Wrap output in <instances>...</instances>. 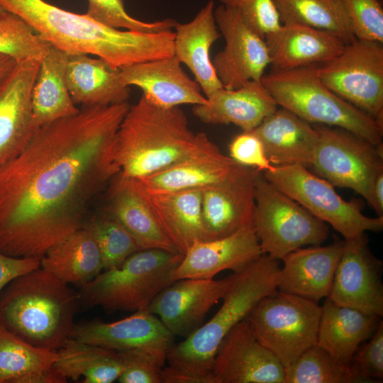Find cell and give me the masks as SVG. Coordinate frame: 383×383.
<instances>
[{
    "label": "cell",
    "mask_w": 383,
    "mask_h": 383,
    "mask_svg": "<svg viewBox=\"0 0 383 383\" xmlns=\"http://www.w3.org/2000/svg\"><path fill=\"white\" fill-rule=\"evenodd\" d=\"M315 126L318 140L309 168L333 186L354 190L372 206L373 184L383 171L382 144L343 128Z\"/></svg>",
    "instance_id": "cell-11"
},
{
    "label": "cell",
    "mask_w": 383,
    "mask_h": 383,
    "mask_svg": "<svg viewBox=\"0 0 383 383\" xmlns=\"http://www.w3.org/2000/svg\"><path fill=\"white\" fill-rule=\"evenodd\" d=\"M194 105V115L207 124H234L250 131L274 112L278 105L261 81H250L235 89L221 88Z\"/></svg>",
    "instance_id": "cell-25"
},
{
    "label": "cell",
    "mask_w": 383,
    "mask_h": 383,
    "mask_svg": "<svg viewBox=\"0 0 383 383\" xmlns=\"http://www.w3.org/2000/svg\"><path fill=\"white\" fill-rule=\"evenodd\" d=\"M355 352L350 368L361 382H374L383 378V322L373 335Z\"/></svg>",
    "instance_id": "cell-44"
},
{
    "label": "cell",
    "mask_w": 383,
    "mask_h": 383,
    "mask_svg": "<svg viewBox=\"0 0 383 383\" xmlns=\"http://www.w3.org/2000/svg\"><path fill=\"white\" fill-rule=\"evenodd\" d=\"M81 304L79 292L39 267L0 293V323L29 344L57 351L71 338Z\"/></svg>",
    "instance_id": "cell-5"
},
{
    "label": "cell",
    "mask_w": 383,
    "mask_h": 383,
    "mask_svg": "<svg viewBox=\"0 0 383 383\" xmlns=\"http://www.w3.org/2000/svg\"><path fill=\"white\" fill-rule=\"evenodd\" d=\"M212 372L216 383H284V367L255 336L246 319L221 341Z\"/></svg>",
    "instance_id": "cell-17"
},
{
    "label": "cell",
    "mask_w": 383,
    "mask_h": 383,
    "mask_svg": "<svg viewBox=\"0 0 383 383\" xmlns=\"http://www.w3.org/2000/svg\"><path fill=\"white\" fill-rule=\"evenodd\" d=\"M67 53L50 46L40 60L32 89L33 118L40 128L79 111L65 80Z\"/></svg>",
    "instance_id": "cell-32"
},
{
    "label": "cell",
    "mask_w": 383,
    "mask_h": 383,
    "mask_svg": "<svg viewBox=\"0 0 383 383\" xmlns=\"http://www.w3.org/2000/svg\"><path fill=\"white\" fill-rule=\"evenodd\" d=\"M82 227L91 232L99 246L104 270L121 266L140 250L126 228L108 213L85 221Z\"/></svg>",
    "instance_id": "cell-38"
},
{
    "label": "cell",
    "mask_w": 383,
    "mask_h": 383,
    "mask_svg": "<svg viewBox=\"0 0 383 383\" xmlns=\"http://www.w3.org/2000/svg\"><path fill=\"white\" fill-rule=\"evenodd\" d=\"M316 67L272 70L261 82L278 106L310 123L343 128L374 144H382L383 123L327 87Z\"/></svg>",
    "instance_id": "cell-6"
},
{
    "label": "cell",
    "mask_w": 383,
    "mask_h": 383,
    "mask_svg": "<svg viewBox=\"0 0 383 383\" xmlns=\"http://www.w3.org/2000/svg\"><path fill=\"white\" fill-rule=\"evenodd\" d=\"M251 131L261 141L273 166L311 167L318 140L316 126L281 107Z\"/></svg>",
    "instance_id": "cell-23"
},
{
    "label": "cell",
    "mask_w": 383,
    "mask_h": 383,
    "mask_svg": "<svg viewBox=\"0 0 383 383\" xmlns=\"http://www.w3.org/2000/svg\"><path fill=\"white\" fill-rule=\"evenodd\" d=\"M252 227L263 254L279 260L304 246L328 237L326 223L270 183L262 172L255 181Z\"/></svg>",
    "instance_id": "cell-8"
},
{
    "label": "cell",
    "mask_w": 383,
    "mask_h": 383,
    "mask_svg": "<svg viewBox=\"0 0 383 383\" xmlns=\"http://www.w3.org/2000/svg\"><path fill=\"white\" fill-rule=\"evenodd\" d=\"M214 16L225 46L211 60L223 88L235 89L248 82L261 81L270 65L265 39L234 9L221 4Z\"/></svg>",
    "instance_id": "cell-13"
},
{
    "label": "cell",
    "mask_w": 383,
    "mask_h": 383,
    "mask_svg": "<svg viewBox=\"0 0 383 383\" xmlns=\"http://www.w3.org/2000/svg\"><path fill=\"white\" fill-rule=\"evenodd\" d=\"M214 10L215 4L210 0L192 21L177 23L174 31V55L190 70L206 97L223 88L210 54L212 45L221 36Z\"/></svg>",
    "instance_id": "cell-27"
},
{
    "label": "cell",
    "mask_w": 383,
    "mask_h": 383,
    "mask_svg": "<svg viewBox=\"0 0 383 383\" xmlns=\"http://www.w3.org/2000/svg\"><path fill=\"white\" fill-rule=\"evenodd\" d=\"M214 143L195 133L179 106L162 108L142 94L130 106L116 134L113 158L119 174L140 179L199 153Z\"/></svg>",
    "instance_id": "cell-4"
},
{
    "label": "cell",
    "mask_w": 383,
    "mask_h": 383,
    "mask_svg": "<svg viewBox=\"0 0 383 383\" xmlns=\"http://www.w3.org/2000/svg\"><path fill=\"white\" fill-rule=\"evenodd\" d=\"M17 63L13 57L0 54V83L12 71Z\"/></svg>",
    "instance_id": "cell-48"
},
{
    "label": "cell",
    "mask_w": 383,
    "mask_h": 383,
    "mask_svg": "<svg viewBox=\"0 0 383 383\" xmlns=\"http://www.w3.org/2000/svg\"><path fill=\"white\" fill-rule=\"evenodd\" d=\"M40 267L38 257H17L0 251V293L15 278Z\"/></svg>",
    "instance_id": "cell-46"
},
{
    "label": "cell",
    "mask_w": 383,
    "mask_h": 383,
    "mask_svg": "<svg viewBox=\"0 0 383 383\" xmlns=\"http://www.w3.org/2000/svg\"><path fill=\"white\" fill-rule=\"evenodd\" d=\"M382 265L371 252L367 235L344 240L328 298L338 305L382 317Z\"/></svg>",
    "instance_id": "cell-15"
},
{
    "label": "cell",
    "mask_w": 383,
    "mask_h": 383,
    "mask_svg": "<svg viewBox=\"0 0 383 383\" xmlns=\"http://www.w3.org/2000/svg\"><path fill=\"white\" fill-rule=\"evenodd\" d=\"M282 23H298L331 33L345 43L353 40L351 23L341 0H274Z\"/></svg>",
    "instance_id": "cell-36"
},
{
    "label": "cell",
    "mask_w": 383,
    "mask_h": 383,
    "mask_svg": "<svg viewBox=\"0 0 383 383\" xmlns=\"http://www.w3.org/2000/svg\"><path fill=\"white\" fill-rule=\"evenodd\" d=\"M237 274L220 279L184 278L161 290L148 311L174 335L187 338L201 325L212 306L234 282Z\"/></svg>",
    "instance_id": "cell-14"
},
{
    "label": "cell",
    "mask_w": 383,
    "mask_h": 383,
    "mask_svg": "<svg viewBox=\"0 0 383 383\" xmlns=\"http://www.w3.org/2000/svg\"><path fill=\"white\" fill-rule=\"evenodd\" d=\"M183 257L180 252L161 249L138 250L121 266L104 270L81 285V304L111 311L148 308L161 290L174 282L173 274Z\"/></svg>",
    "instance_id": "cell-7"
},
{
    "label": "cell",
    "mask_w": 383,
    "mask_h": 383,
    "mask_svg": "<svg viewBox=\"0 0 383 383\" xmlns=\"http://www.w3.org/2000/svg\"><path fill=\"white\" fill-rule=\"evenodd\" d=\"M229 153L236 163L261 172L270 171L274 167L265 155L261 141L251 131H243L232 140Z\"/></svg>",
    "instance_id": "cell-45"
},
{
    "label": "cell",
    "mask_w": 383,
    "mask_h": 383,
    "mask_svg": "<svg viewBox=\"0 0 383 383\" xmlns=\"http://www.w3.org/2000/svg\"><path fill=\"white\" fill-rule=\"evenodd\" d=\"M265 40L275 70L324 64L338 56L346 44L331 33L298 23H282Z\"/></svg>",
    "instance_id": "cell-24"
},
{
    "label": "cell",
    "mask_w": 383,
    "mask_h": 383,
    "mask_svg": "<svg viewBox=\"0 0 383 383\" xmlns=\"http://www.w3.org/2000/svg\"><path fill=\"white\" fill-rule=\"evenodd\" d=\"M316 72L335 94L383 123L382 43L355 38Z\"/></svg>",
    "instance_id": "cell-12"
},
{
    "label": "cell",
    "mask_w": 383,
    "mask_h": 383,
    "mask_svg": "<svg viewBox=\"0 0 383 383\" xmlns=\"http://www.w3.org/2000/svg\"><path fill=\"white\" fill-rule=\"evenodd\" d=\"M321 311L318 302L277 290L263 297L245 319L285 369L316 344Z\"/></svg>",
    "instance_id": "cell-9"
},
{
    "label": "cell",
    "mask_w": 383,
    "mask_h": 383,
    "mask_svg": "<svg viewBox=\"0 0 383 383\" xmlns=\"http://www.w3.org/2000/svg\"><path fill=\"white\" fill-rule=\"evenodd\" d=\"M130 105L82 106L39 128L0 167V251L40 259L82 228L88 207L119 172L113 144Z\"/></svg>",
    "instance_id": "cell-1"
},
{
    "label": "cell",
    "mask_w": 383,
    "mask_h": 383,
    "mask_svg": "<svg viewBox=\"0 0 383 383\" xmlns=\"http://www.w3.org/2000/svg\"><path fill=\"white\" fill-rule=\"evenodd\" d=\"M40 61L18 62L0 83V167L18 155L36 133L32 89Z\"/></svg>",
    "instance_id": "cell-18"
},
{
    "label": "cell",
    "mask_w": 383,
    "mask_h": 383,
    "mask_svg": "<svg viewBox=\"0 0 383 383\" xmlns=\"http://www.w3.org/2000/svg\"><path fill=\"white\" fill-rule=\"evenodd\" d=\"M356 38L383 43V9L379 0H341Z\"/></svg>",
    "instance_id": "cell-42"
},
{
    "label": "cell",
    "mask_w": 383,
    "mask_h": 383,
    "mask_svg": "<svg viewBox=\"0 0 383 383\" xmlns=\"http://www.w3.org/2000/svg\"><path fill=\"white\" fill-rule=\"evenodd\" d=\"M221 4L237 10L264 39L282 26L274 0H219Z\"/></svg>",
    "instance_id": "cell-43"
},
{
    "label": "cell",
    "mask_w": 383,
    "mask_h": 383,
    "mask_svg": "<svg viewBox=\"0 0 383 383\" xmlns=\"http://www.w3.org/2000/svg\"><path fill=\"white\" fill-rule=\"evenodd\" d=\"M53 370L66 382L111 383L118 380L123 365L119 351L70 338L57 350Z\"/></svg>",
    "instance_id": "cell-35"
},
{
    "label": "cell",
    "mask_w": 383,
    "mask_h": 383,
    "mask_svg": "<svg viewBox=\"0 0 383 383\" xmlns=\"http://www.w3.org/2000/svg\"><path fill=\"white\" fill-rule=\"evenodd\" d=\"M89 17L111 28L126 30L157 33L172 30L177 21L165 18L146 22L132 17L126 11L123 0H87Z\"/></svg>",
    "instance_id": "cell-40"
},
{
    "label": "cell",
    "mask_w": 383,
    "mask_h": 383,
    "mask_svg": "<svg viewBox=\"0 0 383 383\" xmlns=\"http://www.w3.org/2000/svg\"><path fill=\"white\" fill-rule=\"evenodd\" d=\"M262 172L275 187L315 217L330 224L345 240L383 228V216L372 218L364 215L357 201H345L333 184L303 165L274 166Z\"/></svg>",
    "instance_id": "cell-10"
},
{
    "label": "cell",
    "mask_w": 383,
    "mask_h": 383,
    "mask_svg": "<svg viewBox=\"0 0 383 383\" xmlns=\"http://www.w3.org/2000/svg\"><path fill=\"white\" fill-rule=\"evenodd\" d=\"M50 46L19 16L0 11V54L11 57L17 62L40 61Z\"/></svg>",
    "instance_id": "cell-39"
},
{
    "label": "cell",
    "mask_w": 383,
    "mask_h": 383,
    "mask_svg": "<svg viewBox=\"0 0 383 383\" xmlns=\"http://www.w3.org/2000/svg\"><path fill=\"white\" fill-rule=\"evenodd\" d=\"M65 80L72 101L82 106L120 104L130 96L120 68L87 54L67 53Z\"/></svg>",
    "instance_id": "cell-28"
},
{
    "label": "cell",
    "mask_w": 383,
    "mask_h": 383,
    "mask_svg": "<svg viewBox=\"0 0 383 383\" xmlns=\"http://www.w3.org/2000/svg\"><path fill=\"white\" fill-rule=\"evenodd\" d=\"M284 371V383L361 382L350 367L316 344L306 350Z\"/></svg>",
    "instance_id": "cell-37"
},
{
    "label": "cell",
    "mask_w": 383,
    "mask_h": 383,
    "mask_svg": "<svg viewBox=\"0 0 383 383\" xmlns=\"http://www.w3.org/2000/svg\"><path fill=\"white\" fill-rule=\"evenodd\" d=\"M259 172L238 165L223 181L201 189L203 240L226 237L252 226L255 181Z\"/></svg>",
    "instance_id": "cell-16"
},
{
    "label": "cell",
    "mask_w": 383,
    "mask_h": 383,
    "mask_svg": "<svg viewBox=\"0 0 383 383\" xmlns=\"http://www.w3.org/2000/svg\"><path fill=\"white\" fill-rule=\"evenodd\" d=\"M279 270L278 260L263 254L237 274L215 315L184 340L169 348L168 366L162 370V382L216 383L212 364L221 341L263 297L277 291Z\"/></svg>",
    "instance_id": "cell-3"
},
{
    "label": "cell",
    "mask_w": 383,
    "mask_h": 383,
    "mask_svg": "<svg viewBox=\"0 0 383 383\" xmlns=\"http://www.w3.org/2000/svg\"><path fill=\"white\" fill-rule=\"evenodd\" d=\"M238 165L214 144L158 172L134 179L150 190L201 189L225 179Z\"/></svg>",
    "instance_id": "cell-31"
},
{
    "label": "cell",
    "mask_w": 383,
    "mask_h": 383,
    "mask_svg": "<svg viewBox=\"0 0 383 383\" xmlns=\"http://www.w3.org/2000/svg\"><path fill=\"white\" fill-rule=\"evenodd\" d=\"M134 181L161 229L179 252L184 254L195 240H203L201 189L150 190Z\"/></svg>",
    "instance_id": "cell-26"
},
{
    "label": "cell",
    "mask_w": 383,
    "mask_h": 383,
    "mask_svg": "<svg viewBox=\"0 0 383 383\" xmlns=\"http://www.w3.org/2000/svg\"><path fill=\"white\" fill-rule=\"evenodd\" d=\"M40 267L62 282L82 285L103 270L99 246L84 227L50 248L40 258Z\"/></svg>",
    "instance_id": "cell-33"
},
{
    "label": "cell",
    "mask_w": 383,
    "mask_h": 383,
    "mask_svg": "<svg viewBox=\"0 0 383 383\" xmlns=\"http://www.w3.org/2000/svg\"><path fill=\"white\" fill-rule=\"evenodd\" d=\"M262 255L252 226H248L226 237L195 240L184 254L173 279H213L226 270L239 274Z\"/></svg>",
    "instance_id": "cell-19"
},
{
    "label": "cell",
    "mask_w": 383,
    "mask_h": 383,
    "mask_svg": "<svg viewBox=\"0 0 383 383\" xmlns=\"http://www.w3.org/2000/svg\"><path fill=\"white\" fill-rule=\"evenodd\" d=\"M57 351L35 347L0 323V383H65L53 370Z\"/></svg>",
    "instance_id": "cell-34"
},
{
    "label": "cell",
    "mask_w": 383,
    "mask_h": 383,
    "mask_svg": "<svg viewBox=\"0 0 383 383\" xmlns=\"http://www.w3.org/2000/svg\"><path fill=\"white\" fill-rule=\"evenodd\" d=\"M372 209L378 216H383V171L377 176L372 187Z\"/></svg>",
    "instance_id": "cell-47"
},
{
    "label": "cell",
    "mask_w": 383,
    "mask_h": 383,
    "mask_svg": "<svg viewBox=\"0 0 383 383\" xmlns=\"http://www.w3.org/2000/svg\"><path fill=\"white\" fill-rule=\"evenodd\" d=\"M71 338L118 351L160 347L169 349L174 335L148 308L113 322L93 320L74 325Z\"/></svg>",
    "instance_id": "cell-21"
},
{
    "label": "cell",
    "mask_w": 383,
    "mask_h": 383,
    "mask_svg": "<svg viewBox=\"0 0 383 383\" xmlns=\"http://www.w3.org/2000/svg\"><path fill=\"white\" fill-rule=\"evenodd\" d=\"M51 46L67 54L95 55L116 68L174 55V32L121 30L45 0H0Z\"/></svg>",
    "instance_id": "cell-2"
},
{
    "label": "cell",
    "mask_w": 383,
    "mask_h": 383,
    "mask_svg": "<svg viewBox=\"0 0 383 383\" xmlns=\"http://www.w3.org/2000/svg\"><path fill=\"white\" fill-rule=\"evenodd\" d=\"M344 241L298 248L281 260L277 290L318 302L328 296Z\"/></svg>",
    "instance_id": "cell-22"
},
{
    "label": "cell",
    "mask_w": 383,
    "mask_h": 383,
    "mask_svg": "<svg viewBox=\"0 0 383 383\" xmlns=\"http://www.w3.org/2000/svg\"><path fill=\"white\" fill-rule=\"evenodd\" d=\"M4 9L0 6V11H3Z\"/></svg>",
    "instance_id": "cell-49"
},
{
    "label": "cell",
    "mask_w": 383,
    "mask_h": 383,
    "mask_svg": "<svg viewBox=\"0 0 383 383\" xmlns=\"http://www.w3.org/2000/svg\"><path fill=\"white\" fill-rule=\"evenodd\" d=\"M321 307L316 344L345 365L377 328L380 317L338 305L328 297Z\"/></svg>",
    "instance_id": "cell-30"
},
{
    "label": "cell",
    "mask_w": 383,
    "mask_h": 383,
    "mask_svg": "<svg viewBox=\"0 0 383 383\" xmlns=\"http://www.w3.org/2000/svg\"><path fill=\"white\" fill-rule=\"evenodd\" d=\"M120 72L124 84L139 87L143 95L158 106L207 103L199 84L186 74L174 55L126 66Z\"/></svg>",
    "instance_id": "cell-20"
},
{
    "label": "cell",
    "mask_w": 383,
    "mask_h": 383,
    "mask_svg": "<svg viewBox=\"0 0 383 383\" xmlns=\"http://www.w3.org/2000/svg\"><path fill=\"white\" fill-rule=\"evenodd\" d=\"M169 349L153 347L119 351L123 370L121 383H161Z\"/></svg>",
    "instance_id": "cell-41"
},
{
    "label": "cell",
    "mask_w": 383,
    "mask_h": 383,
    "mask_svg": "<svg viewBox=\"0 0 383 383\" xmlns=\"http://www.w3.org/2000/svg\"><path fill=\"white\" fill-rule=\"evenodd\" d=\"M108 191V214L118 220L140 250L161 249L179 252L164 233L133 179L118 173Z\"/></svg>",
    "instance_id": "cell-29"
}]
</instances>
